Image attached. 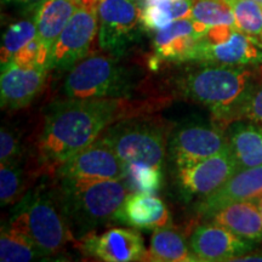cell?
I'll list each match as a JSON object with an SVG mask.
<instances>
[{
	"instance_id": "obj_24",
	"label": "cell",
	"mask_w": 262,
	"mask_h": 262,
	"mask_svg": "<svg viewBox=\"0 0 262 262\" xmlns=\"http://www.w3.org/2000/svg\"><path fill=\"white\" fill-rule=\"evenodd\" d=\"M191 18L198 34L203 37L214 26H234L233 9L228 0H194Z\"/></svg>"
},
{
	"instance_id": "obj_8",
	"label": "cell",
	"mask_w": 262,
	"mask_h": 262,
	"mask_svg": "<svg viewBox=\"0 0 262 262\" xmlns=\"http://www.w3.org/2000/svg\"><path fill=\"white\" fill-rule=\"evenodd\" d=\"M98 44L113 56H122L139 37L141 8L131 0H102L97 8Z\"/></svg>"
},
{
	"instance_id": "obj_18",
	"label": "cell",
	"mask_w": 262,
	"mask_h": 262,
	"mask_svg": "<svg viewBox=\"0 0 262 262\" xmlns=\"http://www.w3.org/2000/svg\"><path fill=\"white\" fill-rule=\"evenodd\" d=\"M117 222L137 229H157L170 224L166 205L155 194L131 193L117 215Z\"/></svg>"
},
{
	"instance_id": "obj_16",
	"label": "cell",
	"mask_w": 262,
	"mask_h": 262,
	"mask_svg": "<svg viewBox=\"0 0 262 262\" xmlns=\"http://www.w3.org/2000/svg\"><path fill=\"white\" fill-rule=\"evenodd\" d=\"M260 198H262V165L238 170L217 191L202 199L196 205V210L208 217L231 203L258 201Z\"/></svg>"
},
{
	"instance_id": "obj_5",
	"label": "cell",
	"mask_w": 262,
	"mask_h": 262,
	"mask_svg": "<svg viewBox=\"0 0 262 262\" xmlns=\"http://www.w3.org/2000/svg\"><path fill=\"white\" fill-rule=\"evenodd\" d=\"M101 139L124 163H145L162 168L168 127L158 119L131 116L108 126Z\"/></svg>"
},
{
	"instance_id": "obj_23",
	"label": "cell",
	"mask_w": 262,
	"mask_h": 262,
	"mask_svg": "<svg viewBox=\"0 0 262 262\" xmlns=\"http://www.w3.org/2000/svg\"><path fill=\"white\" fill-rule=\"evenodd\" d=\"M193 4L194 0H146L141 6V25L158 32L176 19L191 17Z\"/></svg>"
},
{
	"instance_id": "obj_19",
	"label": "cell",
	"mask_w": 262,
	"mask_h": 262,
	"mask_svg": "<svg viewBox=\"0 0 262 262\" xmlns=\"http://www.w3.org/2000/svg\"><path fill=\"white\" fill-rule=\"evenodd\" d=\"M211 222L224 226L239 237L262 242V215L258 201H242L222 206L208 216Z\"/></svg>"
},
{
	"instance_id": "obj_35",
	"label": "cell",
	"mask_w": 262,
	"mask_h": 262,
	"mask_svg": "<svg viewBox=\"0 0 262 262\" xmlns=\"http://www.w3.org/2000/svg\"><path fill=\"white\" fill-rule=\"evenodd\" d=\"M131 2H134V3H135L136 5H139L140 8H141V6H142L143 4H145L146 0H131Z\"/></svg>"
},
{
	"instance_id": "obj_14",
	"label": "cell",
	"mask_w": 262,
	"mask_h": 262,
	"mask_svg": "<svg viewBox=\"0 0 262 262\" xmlns=\"http://www.w3.org/2000/svg\"><path fill=\"white\" fill-rule=\"evenodd\" d=\"M49 71L47 66L24 67L14 61H9L3 66L0 78L3 110L27 107L41 93Z\"/></svg>"
},
{
	"instance_id": "obj_17",
	"label": "cell",
	"mask_w": 262,
	"mask_h": 262,
	"mask_svg": "<svg viewBox=\"0 0 262 262\" xmlns=\"http://www.w3.org/2000/svg\"><path fill=\"white\" fill-rule=\"evenodd\" d=\"M199 39L201 35L191 17L176 19L156 33L153 41L156 57L176 63L194 61Z\"/></svg>"
},
{
	"instance_id": "obj_33",
	"label": "cell",
	"mask_w": 262,
	"mask_h": 262,
	"mask_svg": "<svg viewBox=\"0 0 262 262\" xmlns=\"http://www.w3.org/2000/svg\"><path fill=\"white\" fill-rule=\"evenodd\" d=\"M102 0H75V3H77L79 8H89L95 10H97Z\"/></svg>"
},
{
	"instance_id": "obj_7",
	"label": "cell",
	"mask_w": 262,
	"mask_h": 262,
	"mask_svg": "<svg viewBox=\"0 0 262 262\" xmlns=\"http://www.w3.org/2000/svg\"><path fill=\"white\" fill-rule=\"evenodd\" d=\"M55 171L58 181L64 182L124 180L126 175V163L100 137L86 148L62 163Z\"/></svg>"
},
{
	"instance_id": "obj_20",
	"label": "cell",
	"mask_w": 262,
	"mask_h": 262,
	"mask_svg": "<svg viewBox=\"0 0 262 262\" xmlns=\"http://www.w3.org/2000/svg\"><path fill=\"white\" fill-rule=\"evenodd\" d=\"M78 8L79 6L75 0H44L35 10V38L51 51L54 42L60 37Z\"/></svg>"
},
{
	"instance_id": "obj_25",
	"label": "cell",
	"mask_w": 262,
	"mask_h": 262,
	"mask_svg": "<svg viewBox=\"0 0 262 262\" xmlns=\"http://www.w3.org/2000/svg\"><path fill=\"white\" fill-rule=\"evenodd\" d=\"M42 257L29 239L10 226L3 227L0 235V261L28 262Z\"/></svg>"
},
{
	"instance_id": "obj_30",
	"label": "cell",
	"mask_w": 262,
	"mask_h": 262,
	"mask_svg": "<svg viewBox=\"0 0 262 262\" xmlns=\"http://www.w3.org/2000/svg\"><path fill=\"white\" fill-rule=\"evenodd\" d=\"M238 119H248L250 122L262 123V68L247 102L242 108Z\"/></svg>"
},
{
	"instance_id": "obj_1",
	"label": "cell",
	"mask_w": 262,
	"mask_h": 262,
	"mask_svg": "<svg viewBox=\"0 0 262 262\" xmlns=\"http://www.w3.org/2000/svg\"><path fill=\"white\" fill-rule=\"evenodd\" d=\"M126 117L131 113L123 98H70L52 103L38 139L40 163L56 170L100 139L108 126Z\"/></svg>"
},
{
	"instance_id": "obj_15",
	"label": "cell",
	"mask_w": 262,
	"mask_h": 262,
	"mask_svg": "<svg viewBox=\"0 0 262 262\" xmlns=\"http://www.w3.org/2000/svg\"><path fill=\"white\" fill-rule=\"evenodd\" d=\"M83 250L89 256L106 262L147 260L143 239L131 228H112L100 235L84 237Z\"/></svg>"
},
{
	"instance_id": "obj_28",
	"label": "cell",
	"mask_w": 262,
	"mask_h": 262,
	"mask_svg": "<svg viewBox=\"0 0 262 262\" xmlns=\"http://www.w3.org/2000/svg\"><path fill=\"white\" fill-rule=\"evenodd\" d=\"M233 9L235 28L262 38V4L256 0H228Z\"/></svg>"
},
{
	"instance_id": "obj_12",
	"label": "cell",
	"mask_w": 262,
	"mask_h": 262,
	"mask_svg": "<svg viewBox=\"0 0 262 262\" xmlns=\"http://www.w3.org/2000/svg\"><path fill=\"white\" fill-rule=\"evenodd\" d=\"M189 247L196 261H233L254 250L255 242L239 237L224 226L209 222L194 228Z\"/></svg>"
},
{
	"instance_id": "obj_2",
	"label": "cell",
	"mask_w": 262,
	"mask_h": 262,
	"mask_svg": "<svg viewBox=\"0 0 262 262\" xmlns=\"http://www.w3.org/2000/svg\"><path fill=\"white\" fill-rule=\"evenodd\" d=\"M256 79L255 71L245 67L211 64L183 78L181 91L226 122L238 119Z\"/></svg>"
},
{
	"instance_id": "obj_31",
	"label": "cell",
	"mask_w": 262,
	"mask_h": 262,
	"mask_svg": "<svg viewBox=\"0 0 262 262\" xmlns=\"http://www.w3.org/2000/svg\"><path fill=\"white\" fill-rule=\"evenodd\" d=\"M21 156V142L15 130L3 126L0 131V160L2 164L17 163Z\"/></svg>"
},
{
	"instance_id": "obj_6",
	"label": "cell",
	"mask_w": 262,
	"mask_h": 262,
	"mask_svg": "<svg viewBox=\"0 0 262 262\" xmlns=\"http://www.w3.org/2000/svg\"><path fill=\"white\" fill-rule=\"evenodd\" d=\"M133 75L116 58L93 55L70 71L64 95L68 98H124L133 91Z\"/></svg>"
},
{
	"instance_id": "obj_37",
	"label": "cell",
	"mask_w": 262,
	"mask_h": 262,
	"mask_svg": "<svg viewBox=\"0 0 262 262\" xmlns=\"http://www.w3.org/2000/svg\"><path fill=\"white\" fill-rule=\"evenodd\" d=\"M257 3H260V4H262V0H256Z\"/></svg>"
},
{
	"instance_id": "obj_22",
	"label": "cell",
	"mask_w": 262,
	"mask_h": 262,
	"mask_svg": "<svg viewBox=\"0 0 262 262\" xmlns=\"http://www.w3.org/2000/svg\"><path fill=\"white\" fill-rule=\"evenodd\" d=\"M147 257L158 262L196 261L185 235L170 224L155 229Z\"/></svg>"
},
{
	"instance_id": "obj_27",
	"label": "cell",
	"mask_w": 262,
	"mask_h": 262,
	"mask_svg": "<svg viewBox=\"0 0 262 262\" xmlns=\"http://www.w3.org/2000/svg\"><path fill=\"white\" fill-rule=\"evenodd\" d=\"M37 37V26L31 19H22L6 29L2 42V67L22 48Z\"/></svg>"
},
{
	"instance_id": "obj_4",
	"label": "cell",
	"mask_w": 262,
	"mask_h": 262,
	"mask_svg": "<svg viewBox=\"0 0 262 262\" xmlns=\"http://www.w3.org/2000/svg\"><path fill=\"white\" fill-rule=\"evenodd\" d=\"M9 226L25 234L42 257L60 253L71 237L56 189L45 185L19 201Z\"/></svg>"
},
{
	"instance_id": "obj_11",
	"label": "cell",
	"mask_w": 262,
	"mask_h": 262,
	"mask_svg": "<svg viewBox=\"0 0 262 262\" xmlns=\"http://www.w3.org/2000/svg\"><path fill=\"white\" fill-rule=\"evenodd\" d=\"M228 146L221 130L206 124H185L169 140V156L175 165L195 163L212 157Z\"/></svg>"
},
{
	"instance_id": "obj_26",
	"label": "cell",
	"mask_w": 262,
	"mask_h": 262,
	"mask_svg": "<svg viewBox=\"0 0 262 262\" xmlns=\"http://www.w3.org/2000/svg\"><path fill=\"white\" fill-rule=\"evenodd\" d=\"M124 181L131 193L156 194L163 185L162 168L145 163H126Z\"/></svg>"
},
{
	"instance_id": "obj_13",
	"label": "cell",
	"mask_w": 262,
	"mask_h": 262,
	"mask_svg": "<svg viewBox=\"0 0 262 262\" xmlns=\"http://www.w3.org/2000/svg\"><path fill=\"white\" fill-rule=\"evenodd\" d=\"M194 61L215 66H254L262 63V44L253 35L233 29L231 35L219 42L199 39Z\"/></svg>"
},
{
	"instance_id": "obj_36",
	"label": "cell",
	"mask_w": 262,
	"mask_h": 262,
	"mask_svg": "<svg viewBox=\"0 0 262 262\" xmlns=\"http://www.w3.org/2000/svg\"><path fill=\"white\" fill-rule=\"evenodd\" d=\"M258 205H260V210H261V215H262V198L258 199Z\"/></svg>"
},
{
	"instance_id": "obj_34",
	"label": "cell",
	"mask_w": 262,
	"mask_h": 262,
	"mask_svg": "<svg viewBox=\"0 0 262 262\" xmlns=\"http://www.w3.org/2000/svg\"><path fill=\"white\" fill-rule=\"evenodd\" d=\"M233 261H262V251L253 254H244L242 256L235 257Z\"/></svg>"
},
{
	"instance_id": "obj_21",
	"label": "cell",
	"mask_w": 262,
	"mask_h": 262,
	"mask_svg": "<svg viewBox=\"0 0 262 262\" xmlns=\"http://www.w3.org/2000/svg\"><path fill=\"white\" fill-rule=\"evenodd\" d=\"M227 140L239 170L262 165V126L237 122L229 127Z\"/></svg>"
},
{
	"instance_id": "obj_9",
	"label": "cell",
	"mask_w": 262,
	"mask_h": 262,
	"mask_svg": "<svg viewBox=\"0 0 262 262\" xmlns=\"http://www.w3.org/2000/svg\"><path fill=\"white\" fill-rule=\"evenodd\" d=\"M238 170L233 155L227 146L209 158L176 166V182L186 201L204 199L217 191Z\"/></svg>"
},
{
	"instance_id": "obj_3",
	"label": "cell",
	"mask_w": 262,
	"mask_h": 262,
	"mask_svg": "<svg viewBox=\"0 0 262 262\" xmlns=\"http://www.w3.org/2000/svg\"><path fill=\"white\" fill-rule=\"evenodd\" d=\"M56 193L70 227L85 235L98 226L117 222L130 191L124 180L80 183L57 180Z\"/></svg>"
},
{
	"instance_id": "obj_10",
	"label": "cell",
	"mask_w": 262,
	"mask_h": 262,
	"mask_svg": "<svg viewBox=\"0 0 262 262\" xmlns=\"http://www.w3.org/2000/svg\"><path fill=\"white\" fill-rule=\"evenodd\" d=\"M98 29L97 10L78 8L52 45L49 70L71 71L88 56Z\"/></svg>"
},
{
	"instance_id": "obj_29",
	"label": "cell",
	"mask_w": 262,
	"mask_h": 262,
	"mask_svg": "<svg viewBox=\"0 0 262 262\" xmlns=\"http://www.w3.org/2000/svg\"><path fill=\"white\" fill-rule=\"evenodd\" d=\"M26 187L25 171L18 162L2 164L0 168V203L2 206L21 201Z\"/></svg>"
},
{
	"instance_id": "obj_32",
	"label": "cell",
	"mask_w": 262,
	"mask_h": 262,
	"mask_svg": "<svg viewBox=\"0 0 262 262\" xmlns=\"http://www.w3.org/2000/svg\"><path fill=\"white\" fill-rule=\"evenodd\" d=\"M8 4H14L17 6H22L25 9H35L37 10L44 0H3Z\"/></svg>"
}]
</instances>
